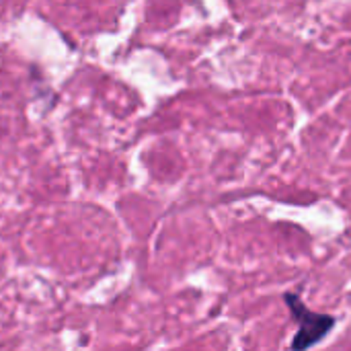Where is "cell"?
Returning a JSON list of instances; mask_svg holds the SVG:
<instances>
[{
  "instance_id": "6da1fadb",
  "label": "cell",
  "mask_w": 351,
  "mask_h": 351,
  "mask_svg": "<svg viewBox=\"0 0 351 351\" xmlns=\"http://www.w3.org/2000/svg\"><path fill=\"white\" fill-rule=\"evenodd\" d=\"M284 302H286L294 323L298 325L296 335L290 343L292 350H311V348L319 346L337 325V319L333 315L311 311L296 292H286Z\"/></svg>"
}]
</instances>
